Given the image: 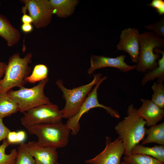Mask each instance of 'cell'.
Listing matches in <instances>:
<instances>
[{"label":"cell","mask_w":164,"mask_h":164,"mask_svg":"<svg viewBox=\"0 0 164 164\" xmlns=\"http://www.w3.org/2000/svg\"><path fill=\"white\" fill-rule=\"evenodd\" d=\"M53 14L60 18L71 15L73 12L78 1L77 0H50Z\"/></svg>","instance_id":"16"},{"label":"cell","mask_w":164,"mask_h":164,"mask_svg":"<svg viewBox=\"0 0 164 164\" xmlns=\"http://www.w3.org/2000/svg\"><path fill=\"white\" fill-rule=\"evenodd\" d=\"M154 51L155 53H161L162 56L157 60L158 66L145 74L141 82L142 85L156 78H157V83H163L164 80V51L158 48L155 49Z\"/></svg>","instance_id":"17"},{"label":"cell","mask_w":164,"mask_h":164,"mask_svg":"<svg viewBox=\"0 0 164 164\" xmlns=\"http://www.w3.org/2000/svg\"><path fill=\"white\" fill-rule=\"evenodd\" d=\"M6 139L10 144L17 143V132L11 131L9 133Z\"/></svg>","instance_id":"29"},{"label":"cell","mask_w":164,"mask_h":164,"mask_svg":"<svg viewBox=\"0 0 164 164\" xmlns=\"http://www.w3.org/2000/svg\"><path fill=\"white\" fill-rule=\"evenodd\" d=\"M123 161L128 164H164L158 159L151 156L139 154L125 155Z\"/></svg>","instance_id":"21"},{"label":"cell","mask_w":164,"mask_h":164,"mask_svg":"<svg viewBox=\"0 0 164 164\" xmlns=\"http://www.w3.org/2000/svg\"><path fill=\"white\" fill-rule=\"evenodd\" d=\"M149 128L145 129L146 137L142 140V145H143L152 143H155L164 145V122L152 126Z\"/></svg>","instance_id":"18"},{"label":"cell","mask_w":164,"mask_h":164,"mask_svg":"<svg viewBox=\"0 0 164 164\" xmlns=\"http://www.w3.org/2000/svg\"><path fill=\"white\" fill-rule=\"evenodd\" d=\"M102 76L101 73L94 74L93 80L89 83L72 89L65 87L62 80H56V84L62 92L63 97L66 101L64 108L61 110L63 118L69 119L78 112L87 97Z\"/></svg>","instance_id":"5"},{"label":"cell","mask_w":164,"mask_h":164,"mask_svg":"<svg viewBox=\"0 0 164 164\" xmlns=\"http://www.w3.org/2000/svg\"><path fill=\"white\" fill-rule=\"evenodd\" d=\"M55 164H61V163H58V162H55Z\"/></svg>","instance_id":"35"},{"label":"cell","mask_w":164,"mask_h":164,"mask_svg":"<svg viewBox=\"0 0 164 164\" xmlns=\"http://www.w3.org/2000/svg\"><path fill=\"white\" fill-rule=\"evenodd\" d=\"M18 104L11 99L6 92L0 93V118L9 116L19 111Z\"/></svg>","instance_id":"19"},{"label":"cell","mask_w":164,"mask_h":164,"mask_svg":"<svg viewBox=\"0 0 164 164\" xmlns=\"http://www.w3.org/2000/svg\"><path fill=\"white\" fill-rule=\"evenodd\" d=\"M142 103L137 112L138 115L146 122L148 127L154 125L162 121L164 116V110L159 107L151 101L141 98Z\"/></svg>","instance_id":"14"},{"label":"cell","mask_w":164,"mask_h":164,"mask_svg":"<svg viewBox=\"0 0 164 164\" xmlns=\"http://www.w3.org/2000/svg\"><path fill=\"white\" fill-rule=\"evenodd\" d=\"M106 146L103 150L94 158L86 160L88 164H120L125 155V149L121 140L118 137L113 141L111 138L105 137Z\"/></svg>","instance_id":"10"},{"label":"cell","mask_w":164,"mask_h":164,"mask_svg":"<svg viewBox=\"0 0 164 164\" xmlns=\"http://www.w3.org/2000/svg\"><path fill=\"white\" fill-rule=\"evenodd\" d=\"M26 146L35 164H55L57 162L58 155L56 149L43 147L35 141L26 143Z\"/></svg>","instance_id":"13"},{"label":"cell","mask_w":164,"mask_h":164,"mask_svg":"<svg viewBox=\"0 0 164 164\" xmlns=\"http://www.w3.org/2000/svg\"><path fill=\"white\" fill-rule=\"evenodd\" d=\"M126 57V56L124 55L116 57L92 55L90 56L91 66L87 73L91 75L96 70L106 67L115 68L124 73L135 69L136 65H129L125 62Z\"/></svg>","instance_id":"12"},{"label":"cell","mask_w":164,"mask_h":164,"mask_svg":"<svg viewBox=\"0 0 164 164\" xmlns=\"http://www.w3.org/2000/svg\"><path fill=\"white\" fill-rule=\"evenodd\" d=\"M0 36L6 41L9 47L16 45L21 37L19 30L11 24L6 17L0 14Z\"/></svg>","instance_id":"15"},{"label":"cell","mask_w":164,"mask_h":164,"mask_svg":"<svg viewBox=\"0 0 164 164\" xmlns=\"http://www.w3.org/2000/svg\"><path fill=\"white\" fill-rule=\"evenodd\" d=\"M131 154L145 155L164 162V146L163 145L148 147L138 144L133 147Z\"/></svg>","instance_id":"20"},{"label":"cell","mask_w":164,"mask_h":164,"mask_svg":"<svg viewBox=\"0 0 164 164\" xmlns=\"http://www.w3.org/2000/svg\"><path fill=\"white\" fill-rule=\"evenodd\" d=\"M120 164H128L127 163H126V162H125L124 161H122L121 162Z\"/></svg>","instance_id":"34"},{"label":"cell","mask_w":164,"mask_h":164,"mask_svg":"<svg viewBox=\"0 0 164 164\" xmlns=\"http://www.w3.org/2000/svg\"><path fill=\"white\" fill-rule=\"evenodd\" d=\"M14 164H35L33 157L28 150L26 143L20 144L17 149V155Z\"/></svg>","instance_id":"24"},{"label":"cell","mask_w":164,"mask_h":164,"mask_svg":"<svg viewBox=\"0 0 164 164\" xmlns=\"http://www.w3.org/2000/svg\"><path fill=\"white\" fill-rule=\"evenodd\" d=\"M32 54L28 53L21 58L19 53H15L9 58L5 75L1 79L0 93L7 92L12 88H20L28 83L26 78L31 72L29 64L32 62Z\"/></svg>","instance_id":"3"},{"label":"cell","mask_w":164,"mask_h":164,"mask_svg":"<svg viewBox=\"0 0 164 164\" xmlns=\"http://www.w3.org/2000/svg\"><path fill=\"white\" fill-rule=\"evenodd\" d=\"M145 29L149 31H154V33L157 36L164 37V17L158 22L154 23L145 25Z\"/></svg>","instance_id":"26"},{"label":"cell","mask_w":164,"mask_h":164,"mask_svg":"<svg viewBox=\"0 0 164 164\" xmlns=\"http://www.w3.org/2000/svg\"><path fill=\"white\" fill-rule=\"evenodd\" d=\"M23 113L21 122L26 128L36 125L61 120L63 118L58 106L52 103L38 106Z\"/></svg>","instance_id":"8"},{"label":"cell","mask_w":164,"mask_h":164,"mask_svg":"<svg viewBox=\"0 0 164 164\" xmlns=\"http://www.w3.org/2000/svg\"><path fill=\"white\" fill-rule=\"evenodd\" d=\"M16 132L17 143L23 142L26 137L25 132L24 131L20 130Z\"/></svg>","instance_id":"30"},{"label":"cell","mask_w":164,"mask_h":164,"mask_svg":"<svg viewBox=\"0 0 164 164\" xmlns=\"http://www.w3.org/2000/svg\"><path fill=\"white\" fill-rule=\"evenodd\" d=\"M128 116L115 127L125 149L124 155L131 154L133 147L142 140L145 135L146 121L138 115L137 109L131 104L127 111Z\"/></svg>","instance_id":"1"},{"label":"cell","mask_w":164,"mask_h":164,"mask_svg":"<svg viewBox=\"0 0 164 164\" xmlns=\"http://www.w3.org/2000/svg\"><path fill=\"white\" fill-rule=\"evenodd\" d=\"M10 145L7 139L3 140L2 144H0V164H15L17 155V150L14 149L9 154L5 153V149Z\"/></svg>","instance_id":"23"},{"label":"cell","mask_w":164,"mask_h":164,"mask_svg":"<svg viewBox=\"0 0 164 164\" xmlns=\"http://www.w3.org/2000/svg\"><path fill=\"white\" fill-rule=\"evenodd\" d=\"M11 130L4 124L3 119L0 118V142L7 138Z\"/></svg>","instance_id":"28"},{"label":"cell","mask_w":164,"mask_h":164,"mask_svg":"<svg viewBox=\"0 0 164 164\" xmlns=\"http://www.w3.org/2000/svg\"><path fill=\"white\" fill-rule=\"evenodd\" d=\"M22 31L25 33H29L33 30V27L31 24L23 23L21 27Z\"/></svg>","instance_id":"31"},{"label":"cell","mask_w":164,"mask_h":164,"mask_svg":"<svg viewBox=\"0 0 164 164\" xmlns=\"http://www.w3.org/2000/svg\"><path fill=\"white\" fill-rule=\"evenodd\" d=\"M153 91L151 101L160 108L164 107V86L163 83L154 82L152 86Z\"/></svg>","instance_id":"25"},{"label":"cell","mask_w":164,"mask_h":164,"mask_svg":"<svg viewBox=\"0 0 164 164\" xmlns=\"http://www.w3.org/2000/svg\"><path fill=\"white\" fill-rule=\"evenodd\" d=\"M7 64L0 61V79L4 77L7 67Z\"/></svg>","instance_id":"33"},{"label":"cell","mask_w":164,"mask_h":164,"mask_svg":"<svg viewBox=\"0 0 164 164\" xmlns=\"http://www.w3.org/2000/svg\"><path fill=\"white\" fill-rule=\"evenodd\" d=\"M1 79H0V84H1Z\"/></svg>","instance_id":"36"},{"label":"cell","mask_w":164,"mask_h":164,"mask_svg":"<svg viewBox=\"0 0 164 164\" xmlns=\"http://www.w3.org/2000/svg\"><path fill=\"white\" fill-rule=\"evenodd\" d=\"M107 78L106 76L101 78L88 94L78 112L74 115L68 119L66 125L70 131H71L72 135H76L79 131L80 129L79 121L83 114L93 108L96 107L102 108L111 116L118 119L120 118V115L117 111L110 107L100 104L98 100V89L101 83Z\"/></svg>","instance_id":"7"},{"label":"cell","mask_w":164,"mask_h":164,"mask_svg":"<svg viewBox=\"0 0 164 164\" xmlns=\"http://www.w3.org/2000/svg\"><path fill=\"white\" fill-rule=\"evenodd\" d=\"M28 133L35 135L41 146L56 149L68 144L70 130L60 120L36 125L26 128Z\"/></svg>","instance_id":"2"},{"label":"cell","mask_w":164,"mask_h":164,"mask_svg":"<svg viewBox=\"0 0 164 164\" xmlns=\"http://www.w3.org/2000/svg\"><path fill=\"white\" fill-rule=\"evenodd\" d=\"M140 34L135 28H125L121 31L120 40L116 47L119 50H122L130 56L132 62H138L139 53V39Z\"/></svg>","instance_id":"11"},{"label":"cell","mask_w":164,"mask_h":164,"mask_svg":"<svg viewBox=\"0 0 164 164\" xmlns=\"http://www.w3.org/2000/svg\"><path fill=\"white\" fill-rule=\"evenodd\" d=\"M21 19L23 23L31 24L33 22L32 17L26 13L23 14Z\"/></svg>","instance_id":"32"},{"label":"cell","mask_w":164,"mask_h":164,"mask_svg":"<svg viewBox=\"0 0 164 164\" xmlns=\"http://www.w3.org/2000/svg\"><path fill=\"white\" fill-rule=\"evenodd\" d=\"M48 69L47 66L43 64H38L34 67L31 74L26 78L27 82L35 83L48 78Z\"/></svg>","instance_id":"22"},{"label":"cell","mask_w":164,"mask_h":164,"mask_svg":"<svg viewBox=\"0 0 164 164\" xmlns=\"http://www.w3.org/2000/svg\"><path fill=\"white\" fill-rule=\"evenodd\" d=\"M25 5L22 12L26 13L28 12L32 17L34 26L38 29L45 27L50 22L53 11L49 0H26L21 1Z\"/></svg>","instance_id":"9"},{"label":"cell","mask_w":164,"mask_h":164,"mask_svg":"<svg viewBox=\"0 0 164 164\" xmlns=\"http://www.w3.org/2000/svg\"><path fill=\"white\" fill-rule=\"evenodd\" d=\"M49 80L48 78L40 81L31 88L24 87L17 90L11 89L6 93L8 96L16 102L22 113L38 106L51 104L49 98L44 94V87Z\"/></svg>","instance_id":"6"},{"label":"cell","mask_w":164,"mask_h":164,"mask_svg":"<svg viewBox=\"0 0 164 164\" xmlns=\"http://www.w3.org/2000/svg\"><path fill=\"white\" fill-rule=\"evenodd\" d=\"M139 43V53L135 69L141 73L151 70L158 66L157 60L160 57L154 49L164 47V39L152 31H146L140 34Z\"/></svg>","instance_id":"4"},{"label":"cell","mask_w":164,"mask_h":164,"mask_svg":"<svg viewBox=\"0 0 164 164\" xmlns=\"http://www.w3.org/2000/svg\"><path fill=\"white\" fill-rule=\"evenodd\" d=\"M148 5L155 9L160 15L164 14V1L163 0H152Z\"/></svg>","instance_id":"27"}]
</instances>
